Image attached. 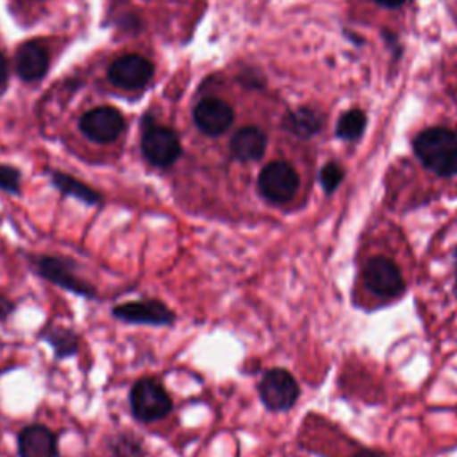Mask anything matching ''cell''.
<instances>
[{"label":"cell","mask_w":457,"mask_h":457,"mask_svg":"<svg viewBox=\"0 0 457 457\" xmlns=\"http://www.w3.org/2000/svg\"><path fill=\"white\" fill-rule=\"evenodd\" d=\"M414 152L425 168L450 177L457 173V136L443 127H432L418 134Z\"/></svg>","instance_id":"6da1fadb"},{"label":"cell","mask_w":457,"mask_h":457,"mask_svg":"<svg viewBox=\"0 0 457 457\" xmlns=\"http://www.w3.org/2000/svg\"><path fill=\"white\" fill-rule=\"evenodd\" d=\"M129 402L132 416L141 423L162 420L173 409L171 396L168 395L164 386L154 377H143L136 380L129 393Z\"/></svg>","instance_id":"7a4b0ae2"},{"label":"cell","mask_w":457,"mask_h":457,"mask_svg":"<svg viewBox=\"0 0 457 457\" xmlns=\"http://www.w3.org/2000/svg\"><path fill=\"white\" fill-rule=\"evenodd\" d=\"M361 278L364 287L378 298H395L405 289L400 266L386 255L370 257L361 270Z\"/></svg>","instance_id":"3957f363"},{"label":"cell","mask_w":457,"mask_h":457,"mask_svg":"<svg viewBox=\"0 0 457 457\" xmlns=\"http://www.w3.org/2000/svg\"><path fill=\"white\" fill-rule=\"evenodd\" d=\"M34 270L45 280L86 298H96V289L77 275V264L71 259L55 255H39L34 259Z\"/></svg>","instance_id":"277c9868"},{"label":"cell","mask_w":457,"mask_h":457,"mask_svg":"<svg viewBox=\"0 0 457 457\" xmlns=\"http://www.w3.org/2000/svg\"><path fill=\"white\" fill-rule=\"evenodd\" d=\"M300 186V177L295 168L284 161L266 164L259 175V189L264 198L275 204L293 200Z\"/></svg>","instance_id":"5b68a950"},{"label":"cell","mask_w":457,"mask_h":457,"mask_svg":"<svg viewBox=\"0 0 457 457\" xmlns=\"http://www.w3.org/2000/svg\"><path fill=\"white\" fill-rule=\"evenodd\" d=\"M82 134L95 143H112L125 130L123 114L111 105H98L89 109L80 118Z\"/></svg>","instance_id":"8992f818"},{"label":"cell","mask_w":457,"mask_h":457,"mask_svg":"<svg viewBox=\"0 0 457 457\" xmlns=\"http://www.w3.org/2000/svg\"><path fill=\"white\" fill-rule=\"evenodd\" d=\"M141 150L150 164L157 168H168L180 155V143L171 129L150 125L143 132Z\"/></svg>","instance_id":"52a82bcc"},{"label":"cell","mask_w":457,"mask_h":457,"mask_svg":"<svg viewBox=\"0 0 457 457\" xmlns=\"http://www.w3.org/2000/svg\"><path fill=\"white\" fill-rule=\"evenodd\" d=\"M152 77L154 64L139 54L120 55L109 66V80L120 89H143Z\"/></svg>","instance_id":"ba28073f"},{"label":"cell","mask_w":457,"mask_h":457,"mask_svg":"<svg viewBox=\"0 0 457 457\" xmlns=\"http://www.w3.org/2000/svg\"><path fill=\"white\" fill-rule=\"evenodd\" d=\"M112 316L134 325H171L173 311L161 300H132L112 307Z\"/></svg>","instance_id":"9c48e42d"},{"label":"cell","mask_w":457,"mask_h":457,"mask_svg":"<svg viewBox=\"0 0 457 457\" xmlns=\"http://www.w3.org/2000/svg\"><path fill=\"white\" fill-rule=\"evenodd\" d=\"M259 391L266 407L273 411H284L293 407L300 393L293 375L280 368H275L264 373L259 384Z\"/></svg>","instance_id":"30bf717a"},{"label":"cell","mask_w":457,"mask_h":457,"mask_svg":"<svg viewBox=\"0 0 457 457\" xmlns=\"http://www.w3.org/2000/svg\"><path fill=\"white\" fill-rule=\"evenodd\" d=\"M196 127L207 136L223 134L234 120L232 107L220 98H205L196 104L193 111Z\"/></svg>","instance_id":"8fae6325"},{"label":"cell","mask_w":457,"mask_h":457,"mask_svg":"<svg viewBox=\"0 0 457 457\" xmlns=\"http://www.w3.org/2000/svg\"><path fill=\"white\" fill-rule=\"evenodd\" d=\"M16 71L18 75L27 80V82H34L39 80L50 64V54L48 48L45 46L43 41L39 39H30L25 41L23 45H20V48L16 50Z\"/></svg>","instance_id":"7c38bea8"},{"label":"cell","mask_w":457,"mask_h":457,"mask_svg":"<svg viewBox=\"0 0 457 457\" xmlns=\"http://www.w3.org/2000/svg\"><path fill=\"white\" fill-rule=\"evenodd\" d=\"M20 457H59L55 434L39 423L27 425L18 434Z\"/></svg>","instance_id":"4fadbf2b"},{"label":"cell","mask_w":457,"mask_h":457,"mask_svg":"<svg viewBox=\"0 0 457 457\" xmlns=\"http://www.w3.org/2000/svg\"><path fill=\"white\" fill-rule=\"evenodd\" d=\"M266 150V136L257 127H241L230 139V154L239 161H257Z\"/></svg>","instance_id":"5bb4252c"},{"label":"cell","mask_w":457,"mask_h":457,"mask_svg":"<svg viewBox=\"0 0 457 457\" xmlns=\"http://www.w3.org/2000/svg\"><path fill=\"white\" fill-rule=\"evenodd\" d=\"M41 339H45L55 353V359H66L79 352V336L68 327L48 325L41 330Z\"/></svg>","instance_id":"9a60e30c"},{"label":"cell","mask_w":457,"mask_h":457,"mask_svg":"<svg viewBox=\"0 0 457 457\" xmlns=\"http://www.w3.org/2000/svg\"><path fill=\"white\" fill-rule=\"evenodd\" d=\"M50 177H52V184L66 196H73L87 205H96L102 202V195L96 189L89 187L87 184L77 180L71 175H66L62 171H52Z\"/></svg>","instance_id":"2e32d148"},{"label":"cell","mask_w":457,"mask_h":457,"mask_svg":"<svg viewBox=\"0 0 457 457\" xmlns=\"http://www.w3.org/2000/svg\"><path fill=\"white\" fill-rule=\"evenodd\" d=\"M286 127L289 132L300 136V137H309L314 132L320 130L321 127V118L316 111L312 109H296L286 118Z\"/></svg>","instance_id":"e0dca14e"},{"label":"cell","mask_w":457,"mask_h":457,"mask_svg":"<svg viewBox=\"0 0 457 457\" xmlns=\"http://www.w3.org/2000/svg\"><path fill=\"white\" fill-rule=\"evenodd\" d=\"M109 450L112 457H145L141 439L130 432L112 436L109 441Z\"/></svg>","instance_id":"ac0fdd59"},{"label":"cell","mask_w":457,"mask_h":457,"mask_svg":"<svg viewBox=\"0 0 457 457\" xmlns=\"http://www.w3.org/2000/svg\"><path fill=\"white\" fill-rule=\"evenodd\" d=\"M364 125H366V116L359 109H352L339 118L336 132L343 139H353L361 136Z\"/></svg>","instance_id":"d6986e66"},{"label":"cell","mask_w":457,"mask_h":457,"mask_svg":"<svg viewBox=\"0 0 457 457\" xmlns=\"http://www.w3.org/2000/svg\"><path fill=\"white\" fill-rule=\"evenodd\" d=\"M21 186V175L16 168L2 164L0 166V189H4L9 195H18Z\"/></svg>","instance_id":"ffe728a7"},{"label":"cell","mask_w":457,"mask_h":457,"mask_svg":"<svg viewBox=\"0 0 457 457\" xmlns=\"http://www.w3.org/2000/svg\"><path fill=\"white\" fill-rule=\"evenodd\" d=\"M343 175H345V173H343V168H341L339 164L328 162V164L321 170V173H320V180H321L323 189H325L327 193H332V191L341 184Z\"/></svg>","instance_id":"44dd1931"},{"label":"cell","mask_w":457,"mask_h":457,"mask_svg":"<svg viewBox=\"0 0 457 457\" xmlns=\"http://www.w3.org/2000/svg\"><path fill=\"white\" fill-rule=\"evenodd\" d=\"M12 311H14V302L9 300L5 295H0V321H5Z\"/></svg>","instance_id":"7402d4cb"},{"label":"cell","mask_w":457,"mask_h":457,"mask_svg":"<svg viewBox=\"0 0 457 457\" xmlns=\"http://www.w3.org/2000/svg\"><path fill=\"white\" fill-rule=\"evenodd\" d=\"M7 79H9V64H7L5 55L0 52V91L5 87Z\"/></svg>","instance_id":"603a6c76"},{"label":"cell","mask_w":457,"mask_h":457,"mask_svg":"<svg viewBox=\"0 0 457 457\" xmlns=\"http://www.w3.org/2000/svg\"><path fill=\"white\" fill-rule=\"evenodd\" d=\"M377 4H380V5H386V7H398V5H402L405 0H375Z\"/></svg>","instance_id":"cb8c5ba5"}]
</instances>
